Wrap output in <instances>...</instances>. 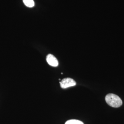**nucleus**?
Segmentation results:
<instances>
[{
    "label": "nucleus",
    "instance_id": "20e7f679",
    "mask_svg": "<svg viewBox=\"0 0 124 124\" xmlns=\"http://www.w3.org/2000/svg\"><path fill=\"white\" fill-rule=\"evenodd\" d=\"M23 3L28 8H33L35 6L33 0H23Z\"/></svg>",
    "mask_w": 124,
    "mask_h": 124
},
{
    "label": "nucleus",
    "instance_id": "f03ea898",
    "mask_svg": "<svg viewBox=\"0 0 124 124\" xmlns=\"http://www.w3.org/2000/svg\"><path fill=\"white\" fill-rule=\"evenodd\" d=\"M61 87L63 89H66L71 86H75L76 83L75 80L70 78H64L60 82Z\"/></svg>",
    "mask_w": 124,
    "mask_h": 124
},
{
    "label": "nucleus",
    "instance_id": "39448f33",
    "mask_svg": "<svg viewBox=\"0 0 124 124\" xmlns=\"http://www.w3.org/2000/svg\"><path fill=\"white\" fill-rule=\"evenodd\" d=\"M65 124H84V123L79 120H68Z\"/></svg>",
    "mask_w": 124,
    "mask_h": 124
},
{
    "label": "nucleus",
    "instance_id": "7ed1b4c3",
    "mask_svg": "<svg viewBox=\"0 0 124 124\" xmlns=\"http://www.w3.org/2000/svg\"><path fill=\"white\" fill-rule=\"evenodd\" d=\"M46 60L50 65L53 67H57L58 65V61L57 58L54 55L49 54L47 55Z\"/></svg>",
    "mask_w": 124,
    "mask_h": 124
},
{
    "label": "nucleus",
    "instance_id": "f257e3e1",
    "mask_svg": "<svg viewBox=\"0 0 124 124\" xmlns=\"http://www.w3.org/2000/svg\"><path fill=\"white\" fill-rule=\"evenodd\" d=\"M105 101L108 105L113 108H119L122 104V101L117 95L110 93L105 97Z\"/></svg>",
    "mask_w": 124,
    "mask_h": 124
}]
</instances>
